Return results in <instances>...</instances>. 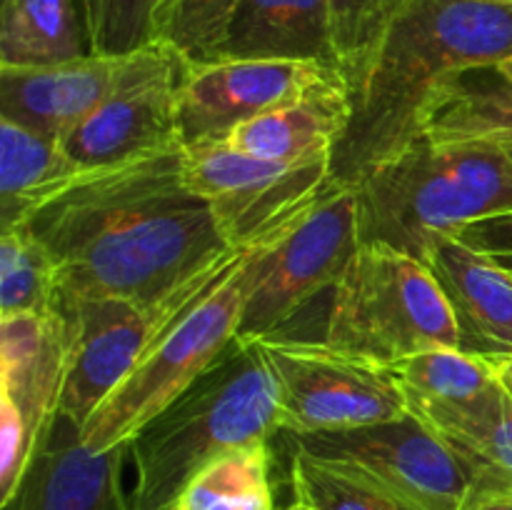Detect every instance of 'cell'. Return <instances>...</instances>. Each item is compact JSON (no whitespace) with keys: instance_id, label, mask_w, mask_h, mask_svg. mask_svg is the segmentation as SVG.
<instances>
[{"instance_id":"ba28073f","label":"cell","mask_w":512,"mask_h":510,"mask_svg":"<svg viewBox=\"0 0 512 510\" xmlns=\"http://www.w3.org/2000/svg\"><path fill=\"white\" fill-rule=\"evenodd\" d=\"M270 370L283 435L345 430L410 413L390 368L330 348L323 340H255Z\"/></svg>"},{"instance_id":"9a60e30c","label":"cell","mask_w":512,"mask_h":510,"mask_svg":"<svg viewBox=\"0 0 512 510\" xmlns=\"http://www.w3.org/2000/svg\"><path fill=\"white\" fill-rule=\"evenodd\" d=\"M130 440L108 450L85 445L83 428L58 413L28 470L0 510H128L123 465Z\"/></svg>"},{"instance_id":"8d00e7d4","label":"cell","mask_w":512,"mask_h":510,"mask_svg":"<svg viewBox=\"0 0 512 510\" xmlns=\"http://www.w3.org/2000/svg\"><path fill=\"white\" fill-rule=\"evenodd\" d=\"M498 260H503V263L508 265V268H510V273H512V258H498Z\"/></svg>"},{"instance_id":"4316f807","label":"cell","mask_w":512,"mask_h":510,"mask_svg":"<svg viewBox=\"0 0 512 510\" xmlns=\"http://www.w3.org/2000/svg\"><path fill=\"white\" fill-rule=\"evenodd\" d=\"M295 500L310 510H415L388 490L335 465L293 450Z\"/></svg>"},{"instance_id":"52a82bcc","label":"cell","mask_w":512,"mask_h":510,"mask_svg":"<svg viewBox=\"0 0 512 510\" xmlns=\"http://www.w3.org/2000/svg\"><path fill=\"white\" fill-rule=\"evenodd\" d=\"M363 240L355 188H330L260 245L240 318V343L275 338L323 290H333Z\"/></svg>"},{"instance_id":"7a4b0ae2","label":"cell","mask_w":512,"mask_h":510,"mask_svg":"<svg viewBox=\"0 0 512 510\" xmlns=\"http://www.w3.org/2000/svg\"><path fill=\"white\" fill-rule=\"evenodd\" d=\"M512 58V0H403L365 63L345 80L350 120L330 160L333 188L363 175L423 135L440 85Z\"/></svg>"},{"instance_id":"e0dca14e","label":"cell","mask_w":512,"mask_h":510,"mask_svg":"<svg viewBox=\"0 0 512 510\" xmlns=\"http://www.w3.org/2000/svg\"><path fill=\"white\" fill-rule=\"evenodd\" d=\"M438 278L460 348L493 363L512 355V273L503 260L460 238H443L425 258Z\"/></svg>"},{"instance_id":"30bf717a","label":"cell","mask_w":512,"mask_h":510,"mask_svg":"<svg viewBox=\"0 0 512 510\" xmlns=\"http://www.w3.org/2000/svg\"><path fill=\"white\" fill-rule=\"evenodd\" d=\"M285 438L293 450L360 475L415 510H460L468 495L470 480L458 455L415 413Z\"/></svg>"},{"instance_id":"9c48e42d","label":"cell","mask_w":512,"mask_h":510,"mask_svg":"<svg viewBox=\"0 0 512 510\" xmlns=\"http://www.w3.org/2000/svg\"><path fill=\"white\" fill-rule=\"evenodd\" d=\"M183 178L235 250L273 238L333 188L330 158L273 163L240 153L225 138L183 145Z\"/></svg>"},{"instance_id":"d590c367","label":"cell","mask_w":512,"mask_h":510,"mask_svg":"<svg viewBox=\"0 0 512 510\" xmlns=\"http://www.w3.org/2000/svg\"><path fill=\"white\" fill-rule=\"evenodd\" d=\"M498 145L505 150V155H508V158L512 160V143H498Z\"/></svg>"},{"instance_id":"7402d4cb","label":"cell","mask_w":512,"mask_h":510,"mask_svg":"<svg viewBox=\"0 0 512 510\" xmlns=\"http://www.w3.org/2000/svg\"><path fill=\"white\" fill-rule=\"evenodd\" d=\"M90 53L78 0H3L0 68H48Z\"/></svg>"},{"instance_id":"7c38bea8","label":"cell","mask_w":512,"mask_h":510,"mask_svg":"<svg viewBox=\"0 0 512 510\" xmlns=\"http://www.w3.org/2000/svg\"><path fill=\"white\" fill-rule=\"evenodd\" d=\"M188 60L165 43L140 50L133 73L60 143L83 173L115 168L173 148L178 133V88Z\"/></svg>"},{"instance_id":"836d02e7","label":"cell","mask_w":512,"mask_h":510,"mask_svg":"<svg viewBox=\"0 0 512 510\" xmlns=\"http://www.w3.org/2000/svg\"><path fill=\"white\" fill-rule=\"evenodd\" d=\"M495 70H498V73L503 75L505 80H510V83H512V58L503 60V63H498V65H495Z\"/></svg>"},{"instance_id":"74e56055","label":"cell","mask_w":512,"mask_h":510,"mask_svg":"<svg viewBox=\"0 0 512 510\" xmlns=\"http://www.w3.org/2000/svg\"><path fill=\"white\" fill-rule=\"evenodd\" d=\"M170 510H173V508H170Z\"/></svg>"},{"instance_id":"ffe728a7","label":"cell","mask_w":512,"mask_h":510,"mask_svg":"<svg viewBox=\"0 0 512 510\" xmlns=\"http://www.w3.org/2000/svg\"><path fill=\"white\" fill-rule=\"evenodd\" d=\"M215 58L318 60L338 68L328 0H240Z\"/></svg>"},{"instance_id":"cb8c5ba5","label":"cell","mask_w":512,"mask_h":510,"mask_svg":"<svg viewBox=\"0 0 512 510\" xmlns=\"http://www.w3.org/2000/svg\"><path fill=\"white\" fill-rule=\"evenodd\" d=\"M173 510H278L268 443L235 448L205 465L185 485Z\"/></svg>"},{"instance_id":"f546056e","label":"cell","mask_w":512,"mask_h":510,"mask_svg":"<svg viewBox=\"0 0 512 510\" xmlns=\"http://www.w3.org/2000/svg\"><path fill=\"white\" fill-rule=\"evenodd\" d=\"M400 5L403 0H328L330 40L343 80L373 53Z\"/></svg>"},{"instance_id":"e575fe53","label":"cell","mask_w":512,"mask_h":510,"mask_svg":"<svg viewBox=\"0 0 512 510\" xmlns=\"http://www.w3.org/2000/svg\"><path fill=\"white\" fill-rule=\"evenodd\" d=\"M285 510H310V508L305 503H300V500H295V503L288 505V508H285Z\"/></svg>"},{"instance_id":"44dd1931","label":"cell","mask_w":512,"mask_h":510,"mask_svg":"<svg viewBox=\"0 0 512 510\" xmlns=\"http://www.w3.org/2000/svg\"><path fill=\"white\" fill-rule=\"evenodd\" d=\"M83 175L58 138L0 115V230L28 223Z\"/></svg>"},{"instance_id":"5bb4252c","label":"cell","mask_w":512,"mask_h":510,"mask_svg":"<svg viewBox=\"0 0 512 510\" xmlns=\"http://www.w3.org/2000/svg\"><path fill=\"white\" fill-rule=\"evenodd\" d=\"M343 78L335 65L288 58H215L185 65L178 88L180 143L228 138L283 100Z\"/></svg>"},{"instance_id":"3957f363","label":"cell","mask_w":512,"mask_h":510,"mask_svg":"<svg viewBox=\"0 0 512 510\" xmlns=\"http://www.w3.org/2000/svg\"><path fill=\"white\" fill-rule=\"evenodd\" d=\"M363 245L378 243L425 263L460 228L512 210V160L498 143L420 135L355 185Z\"/></svg>"},{"instance_id":"4fadbf2b","label":"cell","mask_w":512,"mask_h":510,"mask_svg":"<svg viewBox=\"0 0 512 510\" xmlns=\"http://www.w3.org/2000/svg\"><path fill=\"white\" fill-rule=\"evenodd\" d=\"M210 283L155 308L123 298L60 300L58 308L70 315L75 328L73 358L60 400V413L73 418L83 428L85 420L135 368L145 350L163 333L165 325L178 318Z\"/></svg>"},{"instance_id":"4dcf8cb0","label":"cell","mask_w":512,"mask_h":510,"mask_svg":"<svg viewBox=\"0 0 512 510\" xmlns=\"http://www.w3.org/2000/svg\"><path fill=\"white\" fill-rule=\"evenodd\" d=\"M455 238L495 258H512V210L468 223Z\"/></svg>"},{"instance_id":"8fae6325","label":"cell","mask_w":512,"mask_h":510,"mask_svg":"<svg viewBox=\"0 0 512 510\" xmlns=\"http://www.w3.org/2000/svg\"><path fill=\"white\" fill-rule=\"evenodd\" d=\"M73 320L63 310L0 320V503L13 495L60 413Z\"/></svg>"},{"instance_id":"ac0fdd59","label":"cell","mask_w":512,"mask_h":510,"mask_svg":"<svg viewBox=\"0 0 512 510\" xmlns=\"http://www.w3.org/2000/svg\"><path fill=\"white\" fill-rule=\"evenodd\" d=\"M410 413L450 445L468 473V493L512 490V390L503 378L460 403L410 400Z\"/></svg>"},{"instance_id":"603a6c76","label":"cell","mask_w":512,"mask_h":510,"mask_svg":"<svg viewBox=\"0 0 512 510\" xmlns=\"http://www.w3.org/2000/svg\"><path fill=\"white\" fill-rule=\"evenodd\" d=\"M433 140L512 143V83L490 68H470L438 88L423 118Z\"/></svg>"},{"instance_id":"d6a6232c","label":"cell","mask_w":512,"mask_h":510,"mask_svg":"<svg viewBox=\"0 0 512 510\" xmlns=\"http://www.w3.org/2000/svg\"><path fill=\"white\" fill-rule=\"evenodd\" d=\"M495 368H498L500 378H503L505 383H508L510 388H512V355H510V358L498 360V363H495Z\"/></svg>"},{"instance_id":"83f0119b","label":"cell","mask_w":512,"mask_h":510,"mask_svg":"<svg viewBox=\"0 0 512 510\" xmlns=\"http://www.w3.org/2000/svg\"><path fill=\"white\" fill-rule=\"evenodd\" d=\"M93 55H128L158 43L165 0H78Z\"/></svg>"},{"instance_id":"1f68e13d","label":"cell","mask_w":512,"mask_h":510,"mask_svg":"<svg viewBox=\"0 0 512 510\" xmlns=\"http://www.w3.org/2000/svg\"><path fill=\"white\" fill-rule=\"evenodd\" d=\"M460 510H512V490L495 493H468Z\"/></svg>"},{"instance_id":"2e32d148","label":"cell","mask_w":512,"mask_h":510,"mask_svg":"<svg viewBox=\"0 0 512 510\" xmlns=\"http://www.w3.org/2000/svg\"><path fill=\"white\" fill-rule=\"evenodd\" d=\"M138 58L140 50L48 68H0V115L63 140L133 73Z\"/></svg>"},{"instance_id":"f1b7e54d","label":"cell","mask_w":512,"mask_h":510,"mask_svg":"<svg viewBox=\"0 0 512 510\" xmlns=\"http://www.w3.org/2000/svg\"><path fill=\"white\" fill-rule=\"evenodd\" d=\"M240 0H165L158 18V43L178 50L188 63L208 60L223 43Z\"/></svg>"},{"instance_id":"8992f818","label":"cell","mask_w":512,"mask_h":510,"mask_svg":"<svg viewBox=\"0 0 512 510\" xmlns=\"http://www.w3.org/2000/svg\"><path fill=\"white\" fill-rule=\"evenodd\" d=\"M323 343L393 368L423 350L460 348V335L428 263L368 243L335 283Z\"/></svg>"},{"instance_id":"6da1fadb","label":"cell","mask_w":512,"mask_h":510,"mask_svg":"<svg viewBox=\"0 0 512 510\" xmlns=\"http://www.w3.org/2000/svg\"><path fill=\"white\" fill-rule=\"evenodd\" d=\"M53 255L60 300L165 305L203 288L238 253L183 178V145L85 173L28 220Z\"/></svg>"},{"instance_id":"277c9868","label":"cell","mask_w":512,"mask_h":510,"mask_svg":"<svg viewBox=\"0 0 512 510\" xmlns=\"http://www.w3.org/2000/svg\"><path fill=\"white\" fill-rule=\"evenodd\" d=\"M275 433L268 365L258 345L233 340L213 368L130 440L135 483L128 510H170L205 465L235 448L268 443Z\"/></svg>"},{"instance_id":"5b68a950","label":"cell","mask_w":512,"mask_h":510,"mask_svg":"<svg viewBox=\"0 0 512 510\" xmlns=\"http://www.w3.org/2000/svg\"><path fill=\"white\" fill-rule=\"evenodd\" d=\"M263 243L240 248L218 278L165 325L135 368L85 420L83 440L88 448L108 450L133 440L143 425L223 358L238 338L253 285L255 255Z\"/></svg>"},{"instance_id":"d6986e66","label":"cell","mask_w":512,"mask_h":510,"mask_svg":"<svg viewBox=\"0 0 512 510\" xmlns=\"http://www.w3.org/2000/svg\"><path fill=\"white\" fill-rule=\"evenodd\" d=\"M350 120L343 78L328 80L295 98L283 100L228 135V145L273 163H310L330 158Z\"/></svg>"},{"instance_id":"484cf974","label":"cell","mask_w":512,"mask_h":510,"mask_svg":"<svg viewBox=\"0 0 512 510\" xmlns=\"http://www.w3.org/2000/svg\"><path fill=\"white\" fill-rule=\"evenodd\" d=\"M405 398L460 403L485 393L498 380L493 360L480 358L463 348H430L400 360L390 368Z\"/></svg>"},{"instance_id":"d4e9b609","label":"cell","mask_w":512,"mask_h":510,"mask_svg":"<svg viewBox=\"0 0 512 510\" xmlns=\"http://www.w3.org/2000/svg\"><path fill=\"white\" fill-rule=\"evenodd\" d=\"M60 273L28 225L0 230V320L58 310Z\"/></svg>"}]
</instances>
